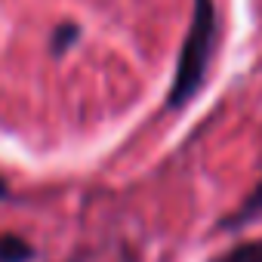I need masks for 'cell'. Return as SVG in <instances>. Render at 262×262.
<instances>
[{
	"mask_svg": "<svg viewBox=\"0 0 262 262\" xmlns=\"http://www.w3.org/2000/svg\"><path fill=\"white\" fill-rule=\"evenodd\" d=\"M213 43H216V7L213 0H194V13H191V25L176 62V77H173V90H170V108L185 105L188 99H194V93L204 83L210 56H213Z\"/></svg>",
	"mask_w": 262,
	"mask_h": 262,
	"instance_id": "6da1fadb",
	"label": "cell"
},
{
	"mask_svg": "<svg viewBox=\"0 0 262 262\" xmlns=\"http://www.w3.org/2000/svg\"><path fill=\"white\" fill-rule=\"evenodd\" d=\"M31 253H34V250H31L22 237H13V234L0 237V262H28Z\"/></svg>",
	"mask_w": 262,
	"mask_h": 262,
	"instance_id": "7a4b0ae2",
	"label": "cell"
},
{
	"mask_svg": "<svg viewBox=\"0 0 262 262\" xmlns=\"http://www.w3.org/2000/svg\"><path fill=\"white\" fill-rule=\"evenodd\" d=\"M222 262H262V241H259V244L237 247V250H234V253H228Z\"/></svg>",
	"mask_w": 262,
	"mask_h": 262,
	"instance_id": "3957f363",
	"label": "cell"
},
{
	"mask_svg": "<svg viewBox=\"0 0 262 262\" xmlns=\"http://www.w3.org/2000/svg\"><path fill=\"white\" fill-rule=\"evenodd\" d=\"M77 34V28L74 25H68V28H59L56 31V53H62L65 47H71V37Z\"/></svg>",
	"mask_w": 262,
	"mask_h": 262,
	"instance_id": "277c9868",
	"label": "cell"
},
{
	"mask_svg": "<svg viewBox=\"0 0 262 262\" xmlns=\"http://www.w3.org/2000/svg\"><path fill=\"white\" fill-rule=\"evenodd\" d=\"M4 191H7V185H4V179H0V198H4Z\"/></svg>",
	"mask_w": 262,
	"mask_h": 262,
	"instance_id": "5b68a950",
	"label": "cell"
}]
</instances>
